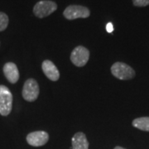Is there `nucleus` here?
Listing matches in <instances>:
<instances>
[{
  "label": "nucleus",
  "instance_id": "1",
  "mask_svg": "<svg viewBox=\"0 0 149 149\" xmlns=\"http://www.w3.org/2000/svg\"><path fill=\"white\" fill-rule=\"evenodd\" d=\"M13 95L5 85H0V114L8 116L13 108Z\"/></svg>",
  "mask_w": 149,
  "mask_h": 149
},
{
  "label": "nucleus",
  "instance_id": "2",
  "mask_svg": "<svg viewBox=\"0 0 149 149\" xmlns=\"http://www.w3.org/2000/svg\"><path fill=\"white\" fill-rule=\"evenodd\" d=\"M111 72L113 76L119 80H130L135 76V71L128 65L123 62H116L112 65Z\"/></svg>",
  "mask_w": 149,
  "mask_h": 149
},
{
  "label": "nucleus",
  "instance_id": "3",
  "mask_svg": "<svg viewBox=\"0 0 149 149\" xmlns=\"http://www.w3.org/2000/svg\"><path fill=\"white\" fill-rule=\"evenodd\" d=\"M56 8L57 5L55 2L50 0H42L37 3L36 5L34 6L33 13L37 17L43 18L51 15L56 10Z\"/></svg>",
  "mask_w": 149,
  "mask_h": 149
},
{
  "label": "nucleus",
  "instance_id": "4",
  "mask_svg": "<svg viewBox=\"0 0 149 149\" xmlns=\"http://www.w3.org/2000/svg\"><path fill=\"white\" fill-rule=\"evenodd\" d=\"M39 92V85L37 80L34 79H28L26 80L22 89V97L26 101L33 102L37 100Z\"/></svg>",
  "mask_w": 149,
  "mask_h": 149
},
{
  "label": "nucleus",
  "instance_id": "5",
  "mask_svg": "<svg viewBox=\"0 0 149 149\" xmlns=\"http://www.w3.org/2000/svg\"><path fill=\"white\" fill-rule=\"evenodd\" d=\"M63 15L68 20H74L76 18H85L90 17L91 12L84 6L70 5L65 9Z\"/></svg>",
  "mask_w": 149,
  "mask_h": 149
},
{
  "label": "nucleus",
  "instance_id": "6",
  "mask_svg": "<svg viewBox=\"0 0 149 149\" xmlns=\"http://www.w3.org/2000/svg\"><path fill=\"white\" fill-rule=\"evenodd\" d=\"M89 58H90L89 50L82 46L76 47L70 54L71 62L78 67H82L85 65L89 61Z\"/></svg>",
  "mask_w": 149,
  "mask_h": 149
},
{
  "label": "nucleus",
  "instance_id": "7",
  "mask_svg": "<svg viewBox=\"0 0 149 149\" xmlns=\"http://www.w3.org/2000/svg\"><path fill=\"white\" fill-rule=\"evenodd\" d=\"M49 135L45 131H36L30 133L27 136V143L33 147H41L47 143Z\"/></svg>",
  "mask_w": 149,
  "mask_h": 149
},
{
  "label": "nucleus",
  "instance_id": "8",
  "mask_svg": "<svg viewBox=\"0 0 149 149\" xmlns=\"http://www.w3.org/2000/svg\"><path fill=\"white\" fill-rule=\"evenodd\" d=\"M3 74L11 84H15L19 80V71L17 66L13 62H8L3 65Z\"/></svg>",
  "mask_w": 149,
  "mask_h": 149
},
{
  "label": "nucleus",
  "instance_id": "9",
  "mask_svg": "<svg viewBox=\"0 0 149 149\" xmlns=\"http://www.w3.org/2000/svg\"><path fill=\"white\" fill-rule=\"evenodd\" d=\"M42 69L44 74L47 77L49 80L52 81H56L60 78V72H59L57 67L55 65L52 61L46 60L42 62Z\"/></svg>",
  "mask_w": 149,
  "mask_h": 149
},
{
  "label": "nucleus",
  "instance_id": "10",
  "mask_svg": "<svg viewBox=\"0 0 149 149\" xmlns=\"http://www.w3.org/2000/svg\"><path fill=\"white\" fill-rule=\"evenodd\" d=\"M89 143L85 133H76L72 138V149H88Z\"/></svg>",
  "mask_w": 149,
  "mask_h": 149
},
{
  "label": "nucleus",
  "instance_id": "11",
  "mask_svg": "<svg viewBox=\"0 0 149 149\" xmlns=\"http://www.w3.org/2000/svg\"><path fill=\"white\" fill-rule=\"evenodd\" d=\"M133 126L143 131L149 132V117L138 118L133 121Z\"/></svg>",
  "mask_w": 149,
  "mask_h": 149
},
{
  "label": "nucleus",
  "instance_id": "12",
  "mask_svg": "<svg viewBox=\"0 0 149 149\" xmlns=\"http://www.w3.org/2000/svg\"><path fill=\"white\" fill-rule=\"evenodd\" d=\"M8 22H9V19L8 15L4 13L0 12V32L5 30L8 26Z\"/></svg>",
  "mask_w": 149,
  "mask_h": 149
},
{
  "label": "nucleus",
  "instance_id": "13",
  "mask_svg": "<svg viewBox=\"0 0 149 149\" xmlns=\"http://www.w3.org/2000/svg\"><path fill=\"white\" fill-rule=\"evenodd\" d=\"M133 3L136 7H145L149 5V0H133Z\"/></svg>",
  "mask_w": 149,
  "mask_h": 149
},
{
  "label": "nucleus",
  "instance_id": "14",
  "mask_svg": "<svg viewBox=\"0 0 149 149\" xmlns=\"http://www.w3.org/2000/svg\"><path fill=\"white\" fill-rule=\"evenodd\" d=\"M106 31L109 33H111L113 31V23L112 22H108L106 25Z\"/></svg>",
  "mask_w": 149,
  "mask_h": 149
},
{
  "label": "nucleus",
  "instance_id": "15",
  "mask_svg": "<svg viewBox=\"0 0 149 149\" xmlns=\"http://www.w3.org/2000/svg\"><path fill=\"white\" fill-rule=\"evenodd\" d=\"M113 149H125V148H122V147H116V148H114Z\"/></svg>",
  "mask_w": 149,
  "mask_h": 149
}]
</instances>
